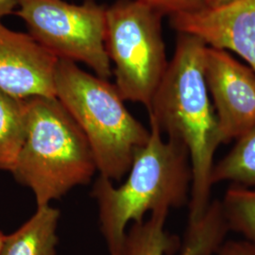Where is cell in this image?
<instances>
[{
	"instance_id": "1",
	"label": "cell",
	"mask_w": 255,
	"mask_h": 255,
	"mask_svg": "<svg viewBox=\"0 0 255 255\" xmlns=\"http://www.w3.org/2000/svg\"><path fill=\"white\" fill-rule=\"evenodd\" d=\"M206 47L198 37L180 33L173 59L147 111L149 124L188 151L192 169L188 224L199 221L209 206L214 156L222 144L205 80Z\"/></svg>"
},
{
	"instance_id": "2",
	"label": "cell",
	"mask_w": 255,
	"mask_h": 255,
	"mask_svg": "<svg viewBox=\"0 0 255 255\" xmlns=\"http://www.w3.org/2000/svg\"><path fill=\"white\" fill-rule=\"evenodd\" d=\"M149 125V139L137 150L125 182L115 187L100 176L93 186L110 255H122L129 222H142L147 212H169L189 202L192 169L187 149L164 140L158 128Z\"/></svg>"
},
{
	"instance_id": "3",
	"label": "cell",
	"mask_w": 255,
	"mask_h": 255,
	"mask_svg": "<svg viewBox=\"0 0 255 255\" xmlns=\"http://www.w3.org/2000/svg\"><path fill=\"white\" fill-rule=\"evenodd\" d=\"M26 139L10 173L42 207L89 183L98 168L84 133L56 97L26 99Z\"/></svg>"
},
{
	"instance_id": "4",
	"label": "cell",
	"mask_w": 255,
	"mask_h": 255,
	"mask_svg": "<svg viewBox=\"0 0 255 255\" xmlns=\"http://www.w3.org/2000/svg\"><path fill=\"white\" fill-rule=\"evenodd\" d=\"M54 90L86 137L101 176L120 182L150 130L128 111L115 84L85 72L75 62L58 60Z\"/></svg>"
},
{
	"instance_id": "5",
	"label": "cell",
	"mask_w": 255,
	"mask_h": 255,
	"mask_svg": "<svg viewBox=\"0 0 255 255\" xmlns=\"http://www.w3.org/2000/svg\"><path fill=\"white\" fill-rule=\"evenodd\" d=\"M106 49L114 64L115 86L124 101L148 111L166 71L159 12L139 0H117L107 8Z\"/></svg>"
},
{
	"instance_id": "6",
	"label": "cell",
	"mask_w": 255,
	"mask_h": 255,
	"mask_svg": "<svg viewBox=\"0 0 255 255\" xmlns=\"http://www.w3.org/2000/svg\"><path fill=\"white\" fill-rule=\"evenodd\" d=\"M107 8L94 0L81 5L64 0H17L15 13L28 34L58 59L81 62L96 75H113L106 49Z\"/></svg>"
},
{
	"instance_id": "7",
	"label": "cell",
	"mask_w": 255,
	"mask_h": 255,
	"mask_svg": "<svg viewBox=\"0 0 255 255\" xmlns=\"http://www.w3.org/2000/svg\"><path fill=\"white\" fill-rule=\"evenodd\" d=\"M204 73L222 144L255 127V73L227 51L207 46Z\"/></svg>"
},
{
	"instance_id": "8",
	"label": "cell",
	"mask_w": 255,
	"mask_h": 255,
	"mask_svg": "<svg viewBox=\"0 0 255 255\" xmlns=\"http://www.w3.org/2000/svg\"><path fill=\"white\" fill-rule=\"evenodd\" d=\"M58 60L28 33L10 29L0 19L1 90L21 100L55 97Z\"/></svg>"
},
{
	"instance_id": "9",
	"label": "cell",
	"mask_w": 255,
	"mask_h": 255,
	"mask_svg": "<svg viewBox=\"0 0 255 255\" xmlns=\"http://www.w3.org/2000/svg\"><path fill=\"white\" fill-rule=\"evenodd\" d=\"M174 29L206 46L239 55L255 73V0H237L215 9L170 16Z\"/></svg>"
},
{
	"instance_id": "10",
	"label": "cell",
	"mask_w": 255,
	"mask_h": 255,
	"mask_svg": "<svg viewBox=\"0 0 255 255\" xmlns=\"http://www.w3.org/2000/svg\"><path fill=\"white\" fill-rule=\"evenodd\" d=\"M167 211L151 213L147 220L132 223L126 234L121 255H170L179 245L178 238L165 229ZM181 255H209L199 243L183 241Z\"/></svg>"
},
{
	"instance_id": "11",
	"label": "cell",
	"mask_w": 255,
	"mask_h": 255,
	"mask_svg": "<svg viewBox=\"0 0 255 255\" xmlns=\"http://www.w3.org/2000/svg\"><path fill=\"white\" fill-rule=\"evenodd\" d=\"M60 211L50 205L36 213L18 230L5 236L0 255H56Z\"/></svg>"
},
{
	"instance_id": "12",
	"label": "cell",
	"mask_w": 255,
	"mask_h": 255,
	"mask_svg": "<svg viewBox=\"0 0 255 255\" xmlns=\"http://www.w3.org/2000/svg\"><path fill=\"white\" fill-rule=\"evenodd\" d=\"M26 134V100L0 89V171H12Z\"/></svg>"
},
{
	"instance_id": "13",
	"label": "cell",
	"mask_w": 255,
	"mask_h": 255,
	"mask_svg": "<svg viewBox=\"0 0 255 255\" xmlns=\"http://www.w3.org/2000/svg\"><path fill=\"white\" fill-rule=\"evenodd\" d=\"M222 182L245 187L255 186V127L237 139L228 154L214 164L211 183L214 185Z\"/></svg>"
},
{
	"instance_id": "14",
	"label": "cell",
	"mask_w": 255,
	"mask_h": 255,
	"mask_svg": "<svg viewBox=\"0 0 255 255\" xmlns=\"http://www.w3.org/2000/svg\"><path fill=\"white\" fill-rule=\"evenodd\" d=\"M220 201L230 231L255 242V188L232 184Z\"/></svg>"
},
{
	"instance_id": "15",
	"label": "cell",
	"mask_w": 255,
	"mask_h": 255,
	"mask_svg": "<svg viewBox=\"0 0 255 255\" xmlns=\"http://www.w3.org/2000/svg\"><path fill=\"white\" fill-rule=\"evenodd\" d=\"M161 15L192 13L205 9L204 0H139Z\"/></svg>"
},
{
	"instance_id": "16",
	"label": "cell",
	"mask_w": 255,
	"mask_h": 255,
	"mask_svg": "<svg viewBox=\"0 0 255 255\" xmlns=\"http://www.w3.org/2000/svg\"><path fill=\"white\" fill-rule=\"evenodd\" d=\"M218 255H255V242L250 240L224 242Z\"/></svg>"
},
{
	"instance_id": "17",
	"label": "cell",
	"mask_w": 255,
	"mask_h": 255,
	"mask_svg": "<svg viewBox=\"0 0 255 255\" xmlns=\"http://www.w3.org/2000/svg\"><path fill=\"white\" fill-rule=\"evenodd\" d=\"M17 0H0V19L15 12Z\"/></svg>"
},
{
	"instance_id": "18",
	"label": "cell",
	"mask_w": 255,
	"mask_h": 255,
	"mask_svg": "<svg viewBox=\"0 0 255 255\" xmlns=\"http://www.w3.org/2000/svg\"><path fill=\"white\" fill-rule=\"evenodd\" d=\"M236 1L237 0H204V4H205V8L207 9H215L222 6H226Z\"/></svg>"
},
{
	"instance_id": "19",
	"label": "cell",
	"mask_w": 255,
	"mask_h": 255,
	"mask_svg": "<svg viewBox=\"0 0 255 255\" xmlns=\"http://www.w3.org/2000/svg\"><path fill=\"white\" fill-rule=\"evenodd\" d=\"M4 237H5V235L0 231V252H1V247H2V243H3Z\"/></svg>"
}]
</instances>
